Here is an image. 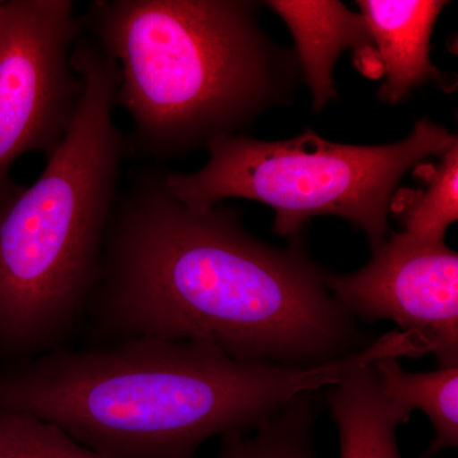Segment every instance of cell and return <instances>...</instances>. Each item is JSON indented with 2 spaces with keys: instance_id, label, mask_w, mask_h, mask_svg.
Returning <instances> with one entry per match:
<instances>
[{
  "instance_id": "6da1fadb",
  "label": "cell",
  "mask_w": 458,
  "mask_h": 458,
  "mask_svg": "<svg viewBox=\"0 0 458 458\" xmlns=\"http://www.w3.org/2000/svg\"><path fill=\"white\" fill-rule=\"evenodd\" d=\"M162 174L144 165L120 190L84 346L201 340L237 360L315 367L369 345L301 237L276 249L252 236L237 210L189 209Z\"/></svg>"
},
{
  "instance_id": "7a4b0ae2",
  "label": "cell",
  "mask_w": 458,
  "mask_h": 458,
  "mask_svg": "<svg viewBox=\"0 0 458 458\" xmlns=\"http://www.w3.org/2000/svg\"><path fill=\"white\" fill-rule=\"evenodd\" d=\"M377 345L330 363L242 361L201 340L141 336L0 366V410L40 419L113 458H197L250 433L295 396L381 360Z\"/></svg>"
},
{
  "instance_id": "3957f363",
  "label": "cell",
  "mask_w": 458,
  "mask_h": 458,
  "mask_svg": "<svg viewBox=\"0 0 458 458\" xmlns=\"http://www.w3.org/2000/svg\"><path fill=\"white\" fill-rule=\"evenodd\" d=\"M261 3L96 0L83 32L119 68L116 105L128 113L129 156L176 158L249 128L291 104L295 51L262 32Z\"/></svg>"
},
{
  "instance_id": "277c9868",
  "label": "cell",
  "mask_w": 458,
  "mask_h": 458,
  "mask_svg": "<svg viewBox=\"0 0 458 458\" xmlns=\"http://www.w3.org/2000/svg\"><path fill=\"white\" fill-rule=\"evenodd\" d=\"M72 63L82 80L71 129L32 185L0 199V360L20 363L82 335L126 135L114 120L119 68L89 36Z\"/></svg>"
},
{
  "instance_id": "5b68a950",
  "label": "cell",
  "mask_w": 458,
  "mask_h": 458,
  "mask_svg": "<svg viewBox=\"0 0 458 458\" xmlns=\"http://www.w3.org/2000/svg\"><path fill=\"white\" fill-rule=\"evenodd\" d=\"M458 144L456 135L420 119L406 140L387 146L328 141L307 129L292 140L225 135L208 144L209 159L194 174L165 171V188L181 204L205 212L225 199H249L276 212L274 232L300 238L316 216H336L384 246L394 189L403 174Z\"/></svg>"
},
{
  "instance_id": "8992f818",
  "label": "cell",
  "mask_w": 458,
  "mask_h": 458,
  "mask_svg": "<svg viewBox=\"0 0 458 458\" xmlns=\"http://www.w3.org/2000/svg\"><path fill=\"white\" fill-rule=\"evenodd\" d=\"M72 0L0 2V199L16 191L11 168L31 152L50 157L80 107L72 63L83 35Z\"/></svg>"
},
{
  "instance_id": "52a82bcc",
  "label": "cell",
  "mask_w": 458,
  "mask_h": 458,
  "mask_svg": "<svg viewBox=\"0 0 458 458\" xmlns=\"http://www.w3.org/2000/svg\"><path fill=\"white\" fill-rule=\"evenodd\" d=\"M325 283L352 318L393 321L439 367L458 366V254L445 241L394 233L366 267Z\"/></svg>"
},
{
  "instance_id": "ba28073f",
  "label": "cell",
  "mask_w": 458,
  "mask_h": 458,
  "mask_svg": "<svg viewBox=\"0 0 458 458\" xmlns=\"http://www.w3.org/2000/svg\"><path fill=\"white\" fill-rule=\"evenodd\" d=\"M291 30L301 73L312 93V106L321 111L339 98L333 72L344 50H354L364 74L382 73L375 44L360 13L340 2H265Z\"/></svg>"
},
{
  "instance_id": "9c48e42d",
  "label": "cell",
  "mask_w": 458,
  "mask_h": 458,
  "mask_svg": "<svg viewBox=\"0 0 458 458\" xmlns=\"http://www.w3.org/2000/svg\"><path fill=\"white\" fill-rule=\"evenodd\" d=\"M357 4L386 75L378 90L382 102L399 104L430 81L445 86V74L430 60V38L447 2L360 0Z\"/></svg>"
},
{
  "instance_id": "30bf717a",
  "label": "cell",
  "mask_w": 458,
  "mask_h": 458,
  "mask_svg": "<svg viewBox=\"0 0 458 458\" xmlns=\"http://www.w3.org/2000/svg\"><path fill=\"white\" fill-rule=\"evenodd\" d=\"M325 403L336 426L339 458H403L397 430L412 412L385 396L375 364L330 386Z\"/></svg>"
},
{
  "instance_id": "8fae6325",
  "label": "cell",
  "mask_w": 458,
  "mask_h": 458,
  "mask_svg": "<svg viewBox=\"0 0 458 458\" xmlns=\"http://www.w3.org/2000/svg\"><path fill=\"white\" fill-rule=\"evenodd\" d=\"M375 369L387 399L411 412L420 410L432 423L434 438L427 457L458 447V366L411 373L397 358H387L377 361Z\"/></svg>"
},
{
  "instance_id": "7c38bea8",
  "label": "cell",
  "mask_w": 458,
  "mask_h": 458,
  "mask_svg": "<svg viewBox=\"0 0 458 458\" xmlns=\"http://www.w3.org/2000/svg\"><path fill=\"white\" fill-rule=\"evenodd\" d=\"M321 405L318 391L298 394L252 432L222 437L210 458H319L315 429Z\"/></svg>"
},
{
  "instance_id": "4fadbf2b",
  "label": "cell",
  "mask_w": 458,
  "mask_h": 458,
  "mask_svg": "<svg viewBox=\"0 0 458 458\" xmlns=\"http://www.w3.org/2000/svg\"><path fill=\"white\" fill-rule=\"evenodd\" d=\"M417 176L427 191L391 210L403 214L406 233L429 241H445V232L458 219V144L441 156L438 165H417Z\"/></svg>"
},
{
  "instance_id": "5bb4252c",
  "label": "cell",
  "mask_w": 458,
  "mask_h": 458,
  "mask_svg": "<svg viewBox=\"0 0 458 458\" xmlns=\"http://www.w3.org/2000/svg\"><path fill=\"white\" fill-rule=\"evenodd\" d=\"M0 458H113L40 419L0 410Z\"/></svg>"
}]
</instances>
